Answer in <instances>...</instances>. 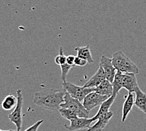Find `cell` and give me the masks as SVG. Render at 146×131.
<instances>
[{"label": "cell", "instance_id": "cell-19", "mask_svg": "<svg viewBox=\"0 0 146 131\" xmlns=\"http://www.w3.org/2000/svg\"><path fill=\"white\" fill-rule=\"evenodd\" d=\"M59 112L63 118H64L66 119L69 121L72 119H74V118L78 117L76 113L74 111H73L72 110L68 108L60 107Z\"/></svg>", "mask_w": 146, "mask_h": 131}, {"label": "cell", "instance_id": "cell-14", "mask_svg": "<svg viewBox=\"0 0 146 131\" xmlns=\"http://www.w3.org/2000/svg\"><path fill=\"white\" fill-rule=\"evenodd\" d=\"M115 98H116V96L111 95L110 97H109L107 100H106L104 102H103L102 104L100 105V107L98 110V112H97V114L93 117L91 118L92 120L93 121H96L98 120L102 115L110 111V108L111 105L113 103Z\"/></svg>", "mask_w": 146, "mask_h": 131}, {"label": "cell", "instance_id": "cell-15", "mask_svg": "<svg viewBox=\"0 0 146 131\" xmlns=\"http://www.w3.org/2000/svg\"><path fill=\"white\" fill-rule=\"evenodd\" d=\"M135 99L134 105L146 114V94L138 87L135 91Z\"/></svg>", "mask_w": 146, "mask_h": 131}, {"label": "cell", "instance_id": "cell-4", "mask_svg": "<svg viewBox=\"0 0 146 131\" xmlns=\"http://www.w3.org/2000/svg\"><path fill=\"white\" fill-rule=\"evenodd\" d=\"M63 89L66 92L69 94L72 97L80 100L83 101L88 94L94 91L95 88H85L84 86H79L78 85L73 84L71 82H64L62 83Z\"/></svg>", "mask_w": 146, "mask_h": 131}, {"label": "cell", "instance_id": "cell-21", "mask_svg": "<svg viewBox=\"0 0 146 131\" xmlns=\"http://www.w3.org/2000/svg\"><path fill=\"white\" fill-rule=\"evenodd\" d=\"M66 59H67V57L64 54L62 47H60L59 54L58 56H57L56 57V58H55V63H56V64H57V65L60 66L66 63Z\"/></svg>", "mask_w": 146, "mask_h": 131}, {"label": "cell", "instance_id": "cell-26", "mask_svg": "<svg viewBox=\"0 0 146 131\" xmlns=\"http://www.w3.org/2000/svg\"><path fill=\"white\" fill-rule=\"evenodd\" d=\"M1 103H0V108H1Z\"/></svg>", "mask_w": 146, "mask_h": 131}, {"label": "cell", "instance_id": "cell-12", "mask_svg": "<svg viewBox=\"0 0 146 131\" xmlns=\"http://www.w3.org/2000/svg\"><path fill=\"white\" fill-rule=\"evenodd\" d=\"M125 102L122 108V116H121V122H124L127 119L128 115L132 111L133 105H134L135 100L134 95L133 93H129L127 96L125 97Z\"/></svg>", "mask_w": 146, "mask_h": 131}, {"label": "cell", "instance_id": "cell-8", "mask_svg": "<svg viewBox=\"0 0 146 131\" xmlns=\"http://www.w3.org/2000/svg\"><path fill=\"white\" fill-rule=\"evenodd\" d=\"M100 66L103 69L106 80H108L112 83L114 80L115 76L116 74L117 70L112 64L111 59L103 55L100 58Z\"/></svg>", "mask_w": 146, "mask_h": 131}, {"label": "cell", "instance_id": "cell-17", "mask_svg": "<svg viewBox=\"0 0 146 131\" xmlns=\"http://www.w3.org/2000/svg\"><path fill=\"white\" fill-rule=\"evenodd\" d=\"M17 96H15L13 95H9L4 98L1 103V106L5 110L10 111L13 108H15L17 104Z\"/></svg>", "mask_w": 146, "mask_h": 131}, {"label": "cell", "instance_id": "cell-9", "mask_svg": "<svg viewBox=\"0 0 146 131\" xmlns=\"http://www.w3.org/2000/svg\"><path fill=\"white\" fill-rule=\"evenodd\" d=\"M122 88L126 89L129 93L135 92L139 87L135 74L133 73H123L121 78Z\"/></svg>", "mask_w": 146, "mask_h": 131}, {"label": "cell", "instance_id": "cell-24", "mask_svg": "<svg viewBox=\"0 0 146 131\" xmlns=\"http://www.w3.org/2000/svg\"><path fill=\"white\" fill-rule=\"evenodd\" d=\"M75 57H76V56H72V55H69V56L67 57L66 63L69 65L75 66V65H74Z\"/></svg>", "mask_w": 146, "mask_h": 131}, {"label": "cell", "instance_id": "cell-22", "mask_svg": "<svg viewBox=\"0 0 146 131\" xmlns=\"http://www.w3.org/2000/svg\"><path fill=\"white\" fill-rule=\"evenodd\" d=\"M88 61L82 57H80L79 56H76L75 60H74V65L75 66H84L88 64Z\"/></svg>", "mask_w": 146, "mask_h": 131}, {"label": "cell", "instance_id": "cell-11", "mask_svg": "<svg viewBox=\"0 0 146 131\" xmlns=\"http://www.w3.org/2000/svg\"><path fill=\"white\" fill-rule=\"evenodd\" d=\"M106 80V76L103 69L100 66L98 71L84 84L85 88H96Z\"/></svg>", "mask_w": 146, "mask_h": 131}, {"label": "cell", "instance_id": "cell-20", "mask_svg": "<svg viewBox=\"0 0 146 131\" xmlns=\"http://www.w3.org/2000/svg\"><path fill=\"white\" fill-rule=\"evenodd\" d=\"M60 69H61V79L63 81V83H64V82L66 81L67 76H68V74L69 72L70 69L74 66L69 65L68 63H66L65 64H64V65H60Z\"/></svg>", "mask_w": 146, "mask_h": 131}, {"label": "cell", "instance_id": "cell-18", "mask_svg": "<svg viewBox=\"0 0 146 131\" xmlns=\"http://www.w3.org/2000/svg\"><path fill=\"white\" fill-rule=\"evenodd\" d=\"M123 72L117 71L116 74L115 76L114 80L112 82V86H113V94L112 95L116 96L118 95L120 90L122 88L121 85V78H122Z\"/></svg>", "mask_w": 146, "mask_h": 131}, {"label": "cell", "instance_id": "cell-1", "mask_svg": "<svg viewBox=\"0 0 146 131\" xmlns=\"http://www.w3.org/2000/svg\"><path fill=\"white\" fill-rule=\"evenodd\" d=\"M66 91L63 89H46L36 92L33 98V103L44 109L57 112L64 102Z\"/></svg>", "mask_w": 146, "mask_h": 131}, {"label": "cell", "instance_id": "cell-3", "mask_svg": "<svg viewBox=\"0 0 146 131\" xmlns=\"http://www.w3.org/2000/svg\"><path fill=\"white\" fill-rule=\"evenodd\" d=\"M60 107L68 108L72 110L73 111H74L76 113L78 117H89L90 112L88 111L84 108L83 103H81V102L79 100L73 98L67 92H66L64 100V102L60 105Z\"/></svg>", "mask_w": 146, "mask_h": 131}, {"label": "cell", "instance_id": "cell-6", "mask_svg": "<svg viewBox=\"0 0 146 131\" xmlns=\"http://www.w3.org/2000/svg\"><path fill=\"white\" fill-rule=\"evenodd\" d=\"M109 97L106 96H103L96 93L95 91H93L85 96L83 100V104L88 111H91L94 108L96 107L104 102L106 100H107Z\"/></svg>", "mask_w": 146, "mask_h": 131}, {"label": "cell", "instance_id": "cell-16", "mask_svg": "<svg viewBox=\"0 0 146 131\" xmlns=\"http://www.w3.org/2000/svg\"><path fill=\"white\" fill-rule=\"evenodd\" d=\"M74 50L77 52V56L86 59L89 64L93 63L94 61L91 53L89 45H87L84 47H77L74 49Z\"/></svg>", "mask_w": 146, "mask_h": 131}, {"label": "cell", "instance_id": "cell-7", "mask_svg": "<svg viewBox=\"0 0 146 131\" xmlns=\"http://www.w3.org/2000/svg\"><path fill=\"white\" fill-rule=\"evenodd\" d=\"M93 120L92 118L77 117L70 120V125L65 124L64 127L69 131H77L80 130L88 129L91 126Z\"/></svg>", "mask_w": 146, "mask_h": 131}, {"label": "cell", "instance_id": "cell-25", "mask_svg": "<svg viewBox=\"0 0 146 131\" xmlns=\"http://www.w3.org/2000/svg\"><path fill=\"white\" fill-rule=\"evenodd\" d=\"M0 131H18L17 130H2V129H0Z\"/></svg>", "mask_w": 146, "mask_h": 131}, {"label": "cell", "instance_id": "cell-13", "mask_svg": "<svg viewBox=\"0 0 146 131\" xmlns=\"http://www.w3.org/2000/svg\"><path fill=\"white\" fill-rule=\"evenodd\" d=\"M94 91L102 95L110 97L113 94L112 83L106 79L98 86L94 88Z\"/></svg>", "mask_w": 146, "mask_h": 131}, {"label": "cell", "instance_id": "cell-27", "mask_svg": "<svg viewBox=\"0 0 146 131\" xmlns=\"http://www.w3.org/2000/svg\"></svg>", "mask_w": 146, "mask_h": 131}, {"label": "cell", "instance_id": "cell-2", "mask_svg": "<svg viewBox=\"0 0 146 131\" xmlns=\"http://www.w3.org/2000/svg\"><path fill=\"white\" fill-rule=\"evenodd\" d=\"M112 64L117 71L123 73H133L137 74L139 73V69L123 52L118 51L112 55Z\"/></svg>", "mask_w": 146, "mask_h": 131}, {"label": "cell", "instance_id": "cell-23", "mask_svg": "<svg viewBox=\"0 0 146 131\" xmlns=\"http://www.w3.org/2000/svg\"><path fill=\"white\" fill-rule=\"evenodd\" d=\"M43 122H44L43 120H38L36 122H35L34 124H33L32 126H30V127L28 128V129H27L24 131H37L38 127L40 126V125Z\"/></svg>", "mask_w": 146, "mask_h": 131}, {"label": "cell", "instance_id": "cell-5", "mask_svg": "<svg viewBox=\"0 0 146 131\" xmlns=\"http://www.w3.org/2000/svg\"><path fill=\"white\" fill-rule=\"evenodd\" d=\"M17 104L14 110L8 115V118L11 122H13L18 131H21L22 126V108H23V95L22 90L18 89L17 91Z\"/></svg>", "mask_w": 146, "mask_h": 131}, {"label": "cell", "instance_id": "cell-10", "mask_svg": "<svg viewBox=\"0 0 146 131\" xmlns=\"http://www.w3.org/2000/svg\"><path fill=\"white\" fill-rule=\"evenodd\" d=\"M113 113L110 110L107 113L102 115L98 120L92 126H90L88 128L87 131H102L104 128L107 126L109 122V120L111 119L113 117Z\"/></svg>", "mask_w": 146, "mask_h": 131}]
</instances>
